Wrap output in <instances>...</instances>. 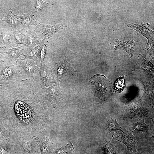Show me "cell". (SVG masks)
Masks as SVG:
<instances>
[{"instance_id":"1","label":"cell","mask_w":154,"mask_h":154,"mask_svg":"<svg viewBox=\"0 0 154 154\" xmlns=\"http://www.w3.org/2000/svg\"><path fill=\"white\" fill-rule=\"evenodd\" d=\"M5 101L6 112L11 117L17 118L20 123L31 127L44 101L39 87L27 78L8 84Z\"/></svg>"},{"instance_id":"2","label":"cell","mask_w":154,"mask_h":154,"mask_svg":"<svg viewBox=\"0 0 154 154\" xmlns=\"http://www.w3.org/2000/svg\"><path fill=\"white\" fill-rule=\"evenodd\" d=\"M89 81L95 96L100 99L102 103L111 101L112 83L106 76L100 74L94 75L89 79Z\"/></svg>"},{"instance_id":"3","label":"cell","mask_w":154,"mask_h":154,"mask_svg":"<svg viewBox=\"0 0 154 154\" xmlns=\"http://www.w3.org/2000/svg\"><path fill=\"white\" fill-rule=\"evenodd\" d=\"M13 62L9 59L0 71L1 82H7L9 84L17 80V78L23 76L25 74L23 70L13 65Z\"/></svg>"},{"instance_id":"4","label":"cell","mask_w":154,"mask_h":154,"mask_svg":"<svg viewBox=\"0 0 154 154\" xmlns=\"http://www.w3.org/2000/svg\"><path fill=\"white\" fill-rule=\"evenodd\" d=\"M133 131L131 129V127H126L123 133L114 132L112 136L114 139L124 144L129 151L136 152L137 151L138 143L133 135Z\"/></svg>"},{"instance_id":"5","label":"cell","mask_w":154,"mask_h":154,"mask_svg":"<svg viewBox=\"0 0 154 154\" xmlns=\"http://www.w3.org/2000/svg\"><path fill=\"white\" fill-rule=\"evenodd\" d=\"M65 58L55 63H48L51 68L54 74L57 77V80L60 81L62 78H65L70 75H73L76 70L73 68L74 64L68 62Z\"/></svg>"},{"instance_id":"6","label":"cell","mask_w":154,"mask_h":154,"mask_svg":"<svg viewBox=\"0 0 154 154\" xmlns=\"http://www.w3.org/2000/svg\"><path fill=\"white\" fill-rule=\"evenodd\" d=\"M59 81L57 80L54 85L46 88L45 94L43 95L44 100L49 101L54 108H56L59 102L63 99L61 96L62 91L59 86Z\"/></svg>"},{"instance_id":"7","label":"cell","mask_w":154,"mask_h":154,"mask_svg":"<svg viewBox=\"0 0 154 154\" xmlns=\"http://www.w3.org/2000/svg\"><path fill=\"white\" fill-rule=\"evenodd\" d=\"M38 72L42 88L45 86L48 87L50 84L56 83L52 69L44 63L42 64V66L38 70Z\"/></svg>"},{"instance_id":"8","label":"cell","mask_w":154,"mask_h":154,"mask_svg":"<svg viewBox=\"0 0 154 154\" xmlns=\"http://www.w3.org/2000/svg\"><path fill=\"white\" fill-rule=\"evenodd\" d=\"M67 26V24H54L53 25L41 24L38 22L36 27L38 31L48 39L58 30Z\"/></svg>"},{"instance_id":"9","label":"cell","mask_w":154,"mask_h":154,"mask_svg":"<svg viewBox=\"0 0 154 154\" xmlns=\"http://www.w3.org/2000/svg\"><path fill=\"white\" fill-rule=\"evenodd\" d=\"M138 41V38L137 36L126 41H121L116 39L114 43V48L116 50L119 49L125 51L127 52L131 57H132L134 52V46Z\"/></svg>"},{"instance_id":"10","label":"cell","mask_w":154,"mask_h":154,"mask_svg":"<svg viewBox=\"0 0 154 154\" xmlns=\"http://www.w3.org/2000/svg\"><path fill=\"white\" fill-rule=\"evenodd\" d=\"M18 67H21L24 70L25 74L33 80V74L35 70L37 68L34 61L31 59H24L19 58L17 59L16 63Z\"/></svg>"},{"instance_id":"11","label":"cell","mask_w":154,"mask_h":154,"mask_svg":"<svg viewBox=\"0 0 154 154\" xmlns=\"http://www.w3.org/2000/svg\"><path fill=\"white\" fill-rule=\"evenodd\" d=\"M46 39L44 38L42 40L38 42L27 54L21 56L33 60L36 64L40 67L42 64L39 58V53L42 47L45 43V41Z\"/></svg>"},{"instance_id":"12","label":"cell","mask_w":154,"mask_h":154,"mask_svg":"<svg viewBox=\"0 0 154 154\" xmlns=\"http://www.w3.org/2000/svg\"><path fill=\"white\" fill-rule=\"evenodd\" d=\"M33 139L37 143V145L40 151V154H50L53 152V143L49 141V138L44 137L40 139L37 137L34 136Z\"/></svg>"},{"instance_id":"13","label":"cell","mask_w":154,"mask_h":154,"mask_svg":"<svg viewBox=\"0 0 154 154\" xmlns=\"http://www.w3.org/2000/svg\"><path fill=\"white\" fill-rule=\"evenodd\" d=\"M138 57L139 58L134 66L133 70L139 69L146 72H150L153 70V65L149 60V56L148 55L146 56L145 53L144 54H139Z\"/></svg>"},{"instance_id":"14","label":"cell","mask_w":154,"mask_h":154,"mask_svg":"<svg viewBox=\"0 0 154 154\" xmlns=\"http://www.w3.org/2000/svg\"><path fill=\"white\" fill-rule=\"evenodd\" d=\"M17 17L19 19L22 27L26 29L32 25H35L36 26L38 23L35 20L36 19L31 12L25 13L22 16L17 15Z\"/></svg>"},{"instance_id":"15","label":"cell","mask_w":154,"mask_h":154,"mask_svg":"<svg viewBox=\"0 0 154 154\" xmlns=\"http://www.w3.org/2000/svg\"><path fill=\"white\" fill-rule=\"evenodd\" d=\"M9 13L6 16L3 17L1 19L9 24L11 27L12 30L18 28L20 23L19 19L17 15H15L11 8L9 9Z\"/></svg>"},{"instance_id":"16","label":"cell","mask_w":154,"mask_h":154,"mask_svg":"<svg viewBox=\"0 0 154 154\" xmlns=\"http://www.w3.org/2000/svg\"><path fill=\"white\" fill-rule=\"evenodd\" d=\"M27 54L29 52L38 42L40 41L39 37L35 30L31 29L27 31Z\"/></svg>"},{"instance_id":"17","label":"cell","mask_w":154,"mask_h":154,"mask_svg":"<svg viewBox=\"0 0 154 154\" xmlns=\"http://www.w3.org/2000/svg\"><path fill=\"white\" fill-rule=\"evenodd\" d=\"M27 31L24 29L12 32V35L15 40L16 45L21 44L26 46L27 41Z\"/></svg>"},{"instance_id":"18","label":"cell","mask_w":154,"mask_h":154,"mask_svg":"<svg viewBox=\"0 0 154 154\" xmlns=\"http://www.w3.org/2000/svg\"><path fill=\"white\" fill-rule=\"evenodd\" d=\"M101 154H119L117 147L108 141L102 144L100 149Z\"/></svg>"},{"instance_id":"19","label":"cell","mask_w":154,"mask_h":154,"mask_svg":"<svg viewBox=\"0 0 154 154\" xmlns=\"http://www.w3.org/2000/svg\"><path fill=\"white\" fill-rule=\"evenodd\" d=\"M26 47L25 45H23L18 47L12 48L5 53L8 54L10 60L13 62L23 55V51Z\"/></svg>"},{"instance_id":"20","label":"cell","mask_w":154,"mask_h":154,"mask_svg":"<svg viewBox=\"0 0 154 154\" xmlns=\"http://www.w3.org/2000/svg\"><path fill=\"white\" fill-rule=\"evenodd\" d=\"M0 45L3 47L9 48L16 45L15 40L12 33H5L3 35Z\"/></svg>"},{"instance_id":"21","label":"cell","mask_w":154,"mask_h":154,"mask_svg":"<svg viewBox=\"0 0 154 154\" xmlns=\"http://www.w3.org/2000/svg\"><path fill=\"white\" fill-rule=\"evenodd\" d=\"M105 129L108 135L113 131L119 130L123 132L124 131L121 129V125L117 122L116 119L114 120L111 118L108 120L106 123Z\"/></svg>"},{"instance_id":"22","label":"cell","mask_w":154,"mask_h":154,"mask_svg":"<svg viewBox=\"0 0 154 154\" xmlns=\"http://www.w3.org/2000/svg\"><path fill=\"white\" fill-rule=\"evenodd\" d=\"M133 124V127H131L132 130H133L134 131H141L143 132V134L148 133L149 129V125L145 123L144 119H142L140 121Z\"/></svg>"},{"instance_id":"23","label":"cell","mask_w":154,"mask_h":154,"mask_svg":"<svg viewBox=\"0 0 154 154\" xmlns=\"http://www.w3.org/2000/svg\"><path fill=\"white\" fill-rule=\"evenodd\" d=\"M75 151L72 143H68L66 146L62 147L53 151L54 154H72Z\"/></svg>"},{"instance_id":"24","label":"cell","mask_w":154,"mask_h":154,"mask_svg":"<svg viewBox=\"0 0 154 154\" xmlns=\"http://www.w3.org/2000/svg\"><path fill=\"white\" fill-rule=\"evenodd\" d=\"M36 5L35 8L30 12L32 15L36 19L43 8L47 5L48 3L42 0H36Z\"/></svg>"},{"instance_id":"25","label":"cell","mask_w":154,"mask_h":154,"mask_svg":"<svg viewBox=\"0 0 154 154\" xmlns=\"http://www.w3.org/2000/svg\"><path fill=\"white\" fill-rule=\"evenodd\" d=\"M124 75L123 77H120L116 79L114 84V89L115 90L120 91L124 89L125 87Z\"/></svg>"},{"instance_id":"26","label":"cell","mask_w":154,"mask_h":154,"mask_svg":"<svg viewBox=\"0 0 154 154\" xmlns=\"http://www.w3.org/2000/svg\"><path fill=\"white\" fill-rule=\"evenodd\" d=\"M12 146L8 141L0 142V154H9Z\"/></svg>"},{"instance_id":"27","label":"cell","mask_w":154,"mask_h":154,"mask_svg":"<svg viewBox=\"0 0 154 154\" xmlns=\"http://www.w3.org/2000/svg\"><path fill=\"white\" fill-rule=\"evenodd\" d=\"M10 133L4 127L2 121L0 118V139L9 137Z\"/></svg>"},{"instance_id":"28","label":"cell","mask_w":154,"mask_h":154,"mask_svg":"<svg viewBox=\"0 0 154 154\" xmlns=\"http://www.w3.org/2000/svg\"><path fill=\"white\" fill-rule=\"evenodd\" d=\"M45 43L42 47L39 53V58L42 65L47 52V47Z\"/></svg>"},{"instance_id":"29","label":"cell","mask_w":154,"mask_h":154,"mask_svg":"<svg viewBox=\"0 0 154 154\" xmlns=\"http://www.w3.org/2000/svg\"><path fill=\"white\" fill-rule=\"evenodd\" d=\"M121 154H143L142 153L138 152L137 151L136 152H133L129 151L127 148L125 149V150L121 153Z\"/></svg>"},{"instance_id":"30","label":"cell","mask_w":154,"mask_h":154,"mask_svg":"<svg viewBox=\"0 0 154 154\" xmlns=\"http://www.w3.org/2000/svg\"><path fill=\"white\" fill-rule=\"evenodd\" d=\"M3 57L2 56L1 54H0V65H1L2 64V62L3 61Z\"/></svg>"},{"instance_id":"31","label":"cell","mask_w":154,"mask_h":154,"mask_svg":"<svg viewBox=\"0 0 154 154\" xmlns=\"http://www.w3.org/2000/svg\"><path fill=\"white\" fill-rule=\"evenodd\" d=\"M1 5L0 4V6H1Z\"/></svg>"}]
</instances>
